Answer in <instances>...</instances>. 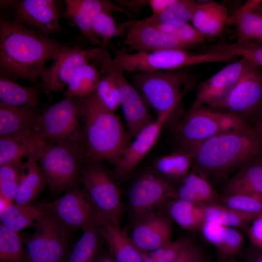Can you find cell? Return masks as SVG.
<instances>
[{
  "label": "cell",
  "mask_w": 262,
  "mask_h": 262,
  "mask_svg": "<svg viewBox=\"0 0 262 262\" xmlns=\"http://www.w3.org/2000/svg\"><path fill=\"white\" fill-rule=\"evenodd\" d=\"M73 44L50 38L0 16V76L35 85L47 62Z\"/></svg>",
  "instance_id": "obj_1"
},
{
  "label": "cell",
  "mask_w": 262,
  "mask_h": 262,
  "mask_svg": "<svg viewBox=\"0 0 262 262\" xmlns=\"http://www.w3.org/2000/svg\"><path fill=\"white\" fill-rule=\"evenodd\" d=\"M181 149L191 155L194 171L206 178L222 179L262 157V135L251 127L221 133Z\"/></svg>",
  "instance_id": "obj_2"
},
{
  "label": "cell",
  "mask_w": 262,
  "mask_h": 262,
  "mask_svg": "<svg viewBox=\"0 0 262 262\" xmlns=\"http://www.w3.org/2000/svg\"><path fill=\"white\" fill-rule=\"evenodd\" d=\"M77 98L87 160L106 161L115 166L131 143L127 129L95 92Z\"/></svg>",
  "instance_id": "obj_3"
},
{
  "label": "cell",
  "mask_w": 262,
  "mask_h": 262,
  "mask_svg": "<svg viewBox=\"0 0 262 262\" xmlns=\"http://www.w3.org/2000/svg\"><path fill=\"white\" fill-rule=\"evenodd\" d=\"M34 153L50 191L60 193L78 186L87 161L83 143L40 139Z\"/></svg>",
  "instance_id": "obj_4"
},
{
  "label": "cell",
  "mask_w": 262,
  "mask_h": 262,
  "mask_svg": "<svg viewBox=\"0 0 262 262\" xmlns=\"http://www.w3.org/2000/svg\"><path fill=\"white\" fill-rule=\"evenodd\" d=\"M132 81L157 117L172 114L196 82L193 75L182 69L139 72Z\"/></svg>",
  "instance_id": "obj_5"
},
{
  "label": "cell",
  "mask_w": 262,
  "mask_h": 262,
  "mask_svg": "<svg viewBox=\"0 0 262 262\" xmlns=\"http://www.w3.org/2000/svg\"><path fill=\"white\" fill-rule=\"evenodd\" d=\"M113 59L115 66L122 72L130 73L171 71L208 63L233 61L237 56L214 52L193 53L182 49H169L148 53H129L117 49Z\"/></svg>",
  "instance_id": "obj_6"
},
{
  "label": "cell",
  "mask_w": 262,
  "mask_h": 262,
  "mask_svg": "<svg viewBox=\"0 0 262 262\" xmlns=\"http://www.w3.org/2000/svg\"><path fill=\"white\" fill-rule=\"evenodd\" d=\"M251 127L245 118L204 106H192L176 129L183 149L198 144L219 133Z\"/></svg>",
  "instance_id": "obj_7"
},
{
  "label": "cell",
  "mask_w": 262,
  "mask_h": 262,
  "mask_svg": "<svg viewBox=\"0 0 262 262\" xmlns=\"http://www.w3.org/2000/svg\"><path fill=\"white\" fill-rule=\"evenodd\" d=\"M80 183L95 206V216L120 224L124 208L119 188L113 175L102 162L87 160L81 173Z\"/></svg>",
  "instance_id": "obj_8"
},
{
  "label": "cell",
  "mask_w": 262,
  "mask_h": 262,
  "mask_svg": "<svg viewBox=\"0 0 262 262\" xmlns=\"http://www.w3.org/2000/svg\"><path fill=\"white\" fill-rule=\"evenodd\" d=\"M77 98L65 97L39 115L33 131L41 139L52 143H83Z\"/></svg>",
  "instance_id": "obj_9"
},
{
  "label": "cell",
  "mask_w": 262,
  "mask_h": 262,
  "mask_svg": "<svg viewBox=\"0 0 262 262\" xmlns=\"http://www.w3.org/2000/svg\"><path fill=\"white\" fill-rule=\"evenodd\" d=\"M43 210L33 226L34 232L22 234L23 244L31 262H62L68 230L50 212Z\"/></svg>",
  "instance_id": "obj_10"
},
{
  "label": "cell",
  "mask_w": 262,
  "mask_h": 262,
  "mask_svg": "<svg viewBox=\"0 0 262 262\" xmlns=\"http://www.w3.org/2000/svg\"><path fill=\"white\" fill-rule=\"evenodd\" d=\"M104 72L115 81L120 94L121 103L127 130L131 138H134L145 126L155 119L149 107L137 88L131 84L123 72L115 66L108 50L104 51L97 60Z\"/></svg>",
  "instance_id": "obj_11"
},
{
  "label": "cell",
  "mask_w": 262,
  "mask_h": 262,
  "mask_svg": "<svg viewBox=\"0 0 262 262\" xmlns=\"http://www.w3.org/2000/svg\"><path fill=\"white\" fill-rule=\"evenodd\" d=\"M65 10V0H20L6 17L49 37L66 33L60 22Z\"/></svg>",
  "instance_id": "obj_12"
},
{
  "label": "cell",
  "mask_w": 262,
  "mask_h": 262,
  "mask_svg": "<svg viewBox=\"0 0 262 262\" xmlns=\"http://www.w3.org/2000/svg\"><path fill=\"white\" fill-rule=\"evenodd\" d=\"M36 206L50 212L67 230L83 229L95 221V206L86 191L79 186L57 199Z\"/></svg>",
  "instance_id": "obj_13"
},
{
  "label": "cell",
  "mask_w": 262,
  "mask_h": 262,
  "mask_svg": "<svg viewBox=\"0 0 262 262\" xmlns=\"http://www.w3.org/2000/svg\"><path fill=\"white\" fill-rule=\"evenodd\" d=\"M100 47L85 49L73 43L65 48L53 60L51 65L42 70L41 79L44 92H61L76 70L82 65L95 60Z\"/></svg>",
  "instance_id": "obj_14"
},
{
  "label": "cell",
  "mask_w": 262,
  "mask_h": 262,
  "mask_svg": "<svg viewBox=\"0 0 262 262\" xmlns=\"http://www.w3.org/2000/svg\"><path fill=\"white\" fill-rule=\"evenodd\" d=\"M262 108V72L250 62L242 77L214 109L244 118Z\"/></svg>",
  "instance_id": "obj_15"
},
{
  "label": "cell",
  "mask_w": 262,
  "mask_h": 262,
  "mask_svg": "<svg viewBox=\"0 0 262 262\" xmlns=\"http://www.w3.org/2000/svg\"><path fill=\"white\" fill-rule=\"evenodd\" d=\"M174 186L173 182L155 172L141 175L127 193L128 204L134 218L165 205L167 193Z\"/></svg>",
  "instance_id": "obj_16"
},
{
  "label": "cell",
  "mask_w": 262,
  "mask_h": 262,
  "mask_svg": "<svg viewBox=\"0 0 262 262\" xmlns=\"http://www.w3.org/2000/svg\"><path fill=\"white\" fill-rule=\"evenodd\" d=\"M172 219L161 209L134 218L131 238L143 252H152L171 243Z\"/></svg>",
  "instance_id": "obj_17"
},
{
  "label": "cell",
  "mask_w": 262,
  "mask_h": 262,
  "mask_svg": "<svg viewBox=\"0 0 262 262\" xmlns=\"http://www.w3.org/2000/svg\"><path fill=\"white\" fill-rule=\"evenodd\" d=\"M250 62L244 58L233 62L201 83L192 106L214 108L238 82Z\"/></svg>",
  "instance_id": "obj_18"
},
{
  "label": "cell",
  "mask_w": 262,
  "mask_h": 262,
  "mask_svg": "<svg viewBox=\"0 0 262 262\" xmlns=\"http://www.w3.org/2000/svg\"><path fill=\"white\" fill-rule=\"evenodd\" d=\"M125 24L127 29L124 45L136 52L148 53L176 49L187 50L193 47L139 20H131Z\"/></svg>",
  "instance_id": "obj_19"
},
{
  "label": "cell",
  "mask_w": 262,
  "mask_h": 262,
  "mask_svg": "<svg viewBox=\"0 0 262 262\" xmlns=\"http://www.w3.org/2000/svg\"><path fill=\"white\" fill-rule=\"evenodd\" d=\"M63 17L71 25L78 28L83 37L88 41L100 44L94 34L93 22L102 12H120L130 17L131 14L117 4L108 0H66Z\"/></svg>",
  "instance_id": "obj_20"
},
{
  "label": "cell",
  "mask_w": 262,
  "mask_h": 262,
  "mask_svg": "<svg viewBox=\"0 0 262 262\" xmlns=\"http://www.w3.org/2000/svg\"><path fill=\"white\" fill-rule=\"evenodd\" d=\"M171 115L166 114L156 117L138 132L115 165L118 175L127 176L137 166L155 145Z\"/></svg>",
  "instance_id": "obj_21"
},
{
  "label": "cell",
  "mask_w": 262,
  "mask_h": 262,
  "mask_svg": "<svg viewBox=\"0 0 262 262\" xmlns=\"http://www.w3.org/2000/svg\"><path fill=\"white\" fill-rule=\"evenodd\" d=\"M101 238L106 241L111 256L116 262H143L147 253L141 251L120 224L102 217L95 216Z\"/></svg>",
  "instance_id": "obj_22"
},
{
  "label": "cell",
  "mask_w": 262,
  "mask_h": 262,
  "mask_svg": "<svg viewBox=\"0 0 262 262\" xmlns=\"http://www.w3.org/2000/svg\"><path fill=\"white\" fill-rule=\"evenodd\" d=\"M167 196L172 199L203 205L215 203L218 199L216 191L207 178L194 170L190 171L179 186L172 188Z\"/></svg>",
  "instance_id": "obj_23"
},
{
  "label": "cell",
  "mask_w": 262,
  "mask_h": 262,
  "mask_svg": "<svg viewBox=\"0 0 262 262\" xmlns=\"http://www.w3.org/2000/svg\"><path fill=\"white\" fill-rule=\"evenodd\" d=\"M224 195H262V157L246 164L225 183Z\"/></svg>",
  "instance_id": "obj_24"
},
{
  "label": "cell",
  "mask_w": 262,
  "mask_h": 262,
  "mask_svg": "<svg viewBox=\"0 0 262 262\" xmlns=\"http://www.w3.org/2000/svg\"><path fill=\"white\" fill-rule=\"evenodd\" d=\"M227 8L215 1L198 2L193 15V26L204 36L220 35L227 23Z\"/></svg>",
  "instance_id": "obj_25"
},
{
  "label": "cell",
  "mask_w": 262,
  "mask_h": 262,
  "mask_svg": "<svg viewBox=\"0 0 262 262\" xmlns=\"http://www.w3.org/2000/svg\"><path fill=\"white\" fill-rule=\"evenodd\" d=\"M41 113L38 108L8 105L0 101V135L33 132Z\"/></svg>",
  "instance_id": "obj_26"
},
{
  "label": "cell",
  "mask_w": 262,
  "mask_h": 262,
  "mask_svg": "<svg viewBox=\"0 0 262 262\" xmlns=\"http://www.w3.org/2000/svg\"><path fill=\"white\" fill-rule=\"evenodd\" d=\"M40 139L31 131L0 135V165L22 162L34 151Z\"/></svg>",
  "instance_id": "obj_27"
},
{
  "label": "cell",
  "mask_w": 262,
  "mask_h": 262,
  "mask_svg": "<svg viewBox=\"0 0 262 262\" xmlns=\"http://www.w3.org/2000/svg\"><path fill=\"white\" fill-rule=\"evenodd\" d=\"M46 185L33 151L24 162L14 202L19 205H32Z\"/></svg>",
  "instance_id": "obj_28"
},
{
  "label": "cell",
  "mask_w": 262,
  "mask_h": 262,
  "mask_svg": "<svg viewBox=\"0 0 262 262\" xmlns=\"http://www.w3.org/2000/svg\"><path fill=\"white\" fill-rule=\"evenodd\" d=\"M42 91L44 90L42 82L27 86L0 76V101L4 104L37 108Z\"/></svg>",
  "instance_id": "obj_29"
},
{
  "label": "cell",
  "mask_w": 262,
  "mask_h": 262,
  "mask_svg": "<svg viewBox=\"0 0 262 262\" xmlns=\"http://www.w3.org/2000/svg\"><path fill=\"white\" fill-rule=\"evenodd\" d=\"M253 1L237 10L229 17L235 27L237 41H254L262 45V15L251 9Z\"/></svg>",
  "instance_id": "obj_30"
},
{
  "label": "cell",
  "mask_w": 262,
  "mask_h": 262,
  "mask_svg": "<svg viewBox=\"0 0 262 262\" xmlns=\"http://www.w3.org/2000/svg\"><path fill=\"white\" fill-rule=\"evenodd\" d=\"M205 206L181 199H172L166 205V212L181 228L199 229L205 219Z\"/></svg>",
  "instance_id": "obj_31"
},
{
  "label": "cell",
  "mask_w": 262,
  "mask_h": 262,
  "mask_svg": "<svg viewBox=\"0 0 262 262\" xmlns=\"http://www.w3.org/2000/svg\"><path fill=\"white\" fill-rule=\"evenodd\" d=\"M193 165L189 153L180 149L172 153L161 156L153 164L155 172L174 182H180L190 172Z\"/></svg>",
  "instance_id": "obj_32"
},
{
  "label": "cell",
  "mask_w": 262,
  "mask_h": 262,
  "mask_svg": "<svg viewBox=\"0 0 262 262\" xmlns=\"http://www.w3.org/2000/svg\"><path fill=\"white\" fill-rule=\"evenodd\" d=\"M43 212L36 206L19 205L14 202L0 212V224L19 233L27 227H33Z\"/></svg>",
  "instance_id": "obj_33"
},
{
  "label": "cell",
  "mask_w": 262,
  "mask_h": 262,
  "mask_svg": "<svg viewBox=\"0 0 262 262\" xmlns=\"http://www.w3.org/2000/svg\"><path fill=\"white\" fill-rule=\"evenodd\" d=\"M101 74L94 64L82 65L71 78L64 95L66 97L82 98L94 92Z\"/></svg>",
  "instance_id": "obj_34"
},
{
  "label": "cell",
  "mask_w": 262,
  "mask_h": 262,
  "mask_svg": "<svg viewBox=\"0 0 262 262\" xmlns=\"http://www.w3.org/2000/svg\"><path fill=\"white\" fill-rule=\"evenodd\" d=\"M82 230L81 237L71 252L68 262H96L99 257L101 236L96 221Z\"/></svg>",
  "instance_id": "obj_35"
},
{
  "label": "cell",
  "mask_w": 262,
  "mask_h": 262,
  "mask_svg": "<svg viewBox=\"0 0 262 262\" xmlns=\"http://www.w3.org/2000/svg\"><path fill=\"white\" fill-rule=\"evenodd\" d=\"M259 214L250 213L235 210L220 203L205 206V219L224 226L236 229L249 226Z\"/></svg>",
  "instance_id": "obj_36"
},
{
  "label": "cell",
  "mask_w": 262,
  "mask_h": 262,
  "mask_svg": "<svg viewBox=\"0 0 262 262\" xmlns=\"http://www.w3.org/2000/svg\"><path fill=\"white\" fill-rule=\"evenodd\" d=\"M19 233L0 225V262H31Z\"/></svg>",
  "instance_id": "obj_37"
},
{
  "label": "cell",
  "mask_w": 262,
  "mask_h": 262,
  "mask_svg": "<svg viewBox=\"0 0 262 262\" xmlns=\"http://www.w3.org/2000/svg\"><path fill=\"white\" fill-rule=\"evenodd\" d=\"M206 50L241 56L262 68V45L254 41L220 42L209 46Z\"/></svg>",
  "instance_id": "obj_38"
},
{
  "label": "cell",
  "mask_w": 262,
  "mask_h": 262,
  "mask_svg": "<svg viewBox=\"0 0 262 262\" xmlns=\"http://www.w3.org/2000/svg\"><path fill=\"white\" fill-rule=\"evenodd\" d=\"M198 2L192 0H177L164 12L139 20L145 24L155 22L184 23L191 21Z\"/></svg>",
  "instance_id": "obj_39"
},
{
  "label": "cell",
  "mask_w": 262,
  "mask_h": 262,
  "mask_svg": "<svg viewBox=\"0 0 262 262\" xmlns=\"http://www.w3.org/2000/svg\"><path fill=\"white\" fill-rule=\"evenodd\" d=\"M94 35L100 42L99 47L108 48L111 39L126 34L125 23L119 24L113 16L112 12H102L95 18L92 26Z\"/></svg>",
  "instance_id": "obj_40"
},
{
  "label": "cell",
  "mask_w": 262,
  "mask_h": 262,
  "mask_svg": "<svg viewBox=\"0 0 262 262\" xmlns=\"http://www.w3.org/2000/svg\"><path fill=\"white\" fill-rule=\"evenodd\" d=\"M24 162L0 165V196L15 201Z\"/></svg>",
  "instance_id": "obj_41"
},
{
  "label": "cell",
  "mask_w": 262,
  "mask_h": 262,
  "mask_svg": "<svg viewBox=\"0 0 262 262\" xmlns=\"http://www.w3.org/2000/svg\"><path fill=\"white\" fill-rule=\"evenodd\" d=\"M147 24L151 25L161 31L172 35L180 41L193 46L202 43L204 40L205 36L193 26L188 23L155 22Z\"/></svg>",
  "instance_id": "obj_42"
},
{
  "label": "cell",
  "mask_w": 262,
  "mask_h": 262,
  "mask_svg": "<svg viewBox=\"0 0 262 262\" xmlns=\"http://www.w3.org/2000/svg\"><path fill=\"white\" fill-rule=\"evenodd\" d=\"M220 204L239 211L259 214L262 212V195L243 194L223 195Z\"/></svg>",
  "instance_id": "obj_43"
},
{
  "label": "cell",
  "mask_w": 262,
  "mask_h": 262,
  "mask_svg": "<svg viewBox=\"0 0 262 262\" xmlns=\"http://www.w3.org/2000/svg\"><path fill=\"white\" fill-rule=\"evenodd\" d=\"M100 102L108 109L115 112L120 106L121 98L118 86L114 78L104 72L95 91Z\"/></svg>",
  "instance_id": "obj_44"
},
{
  "label": "cell",
  "mask_w": 262,
  "mask_h": 262,
  "mask_svg": "<svg viewBox=\"0 0 262 262\" xmlns=\"http://www.w3.org/2000/svg\"><path fill=\"white\" fill-rule=\"evenodd\" d=\"M192 242L180 238L146 254L143 262H172Z\"/></svg>",
  "instance_id": "obj_45"
},
{
  "label": "cell",
  "mask_w": 262,
  "mask_h": 262,
  "mask_svg": "<svg viewBox=\"0 0 262 262\" xmlns=\"http://www.w3.org/2000/svg\"><path fill=\"white\" fill-rule=\"evenodd\" d=\"M199 230L205 239L219 250L226 236L227 227L214 222L205 220Z\"/></svg>",
  "instance_id": "obj_46"
},
{
  "label": "cell",
  "mask_w": 262,
  "mask_h": 262,
  "mask_svg": "<svg viewBox=\"0 0 262 262\" xmlns=\"http://www.w3.org/2000/svg\"><path fill=\"white\" fill-rule=\"evenodd\" d=\"M244 236L236 228L227 227L225 240L219 251L227 256L239 254L244 245Z\"/></svg>",
  "instance_id": "obj_47"
},
{
  "label": "cell",
  "mask_w": 262,
  "mask_h": 262,
  "mask_svg": "<svg viewBox=\"0 0 262 262\" xmlns=\"http://www.w3.org/2000/svg\"><path fill=\"white\" fill-rule=\"evenodd\" d=\"M248 236L253 246L259 249H262V212L249 225Z\"/></svg>",
  "instance_id": "obj_48"
},
{
  "label": "cell",
  "mask_w": 262,
  "mask_h": 262,
  "mask_svg": "<svg viewBox=\"0 0 262 262\" xmlns=\"http://www.w3.org/2000/svg\"><path fill=\"white\" fill-rule=\"evenodd\" d=\"M172 262H204L200 248L192 242Z\"/></svg>",
  "instance_id": "obj_49"
},
{
  "label": "cell",
  "mask_w": 262,
  "mask_h": 262,
  "mask_svg": "<svg viewBox=\"0 0 262 262\" xmlns=\"http://www.w3.org/2000/svg\"><path fill=\"white\" fill-rule=\"evenodd\" d=\"M115 1L128 12L129 10L133 12L138 11L148 5V0H116Z\"/></svg>",
  "instance_id": "obj_50"
},
{
  "label": "cell",
  "mask_w": 262,
  "mask_h": 262,
  "mask_svg": "<svg viewBox=\"0 0 262 262\" xmlns=\"http://www.w3.org/2000/svg\"><path fill=\"white\" fill-rule=\"evenodd\" d=\"M177 0H148V5L150 6L153 16H157L164 12L169 6L173 4Z\"/></svg>",
  "instance_id": "obj_51"
},
{
  "label": "cell",
  "mask_w": 262,
  "mask_h": 262,
  "mask_svg": "<svg viewBox=\"0 0 262 262\" xmlns=\"http://www.w3.org/2000/svg\"><path fill=\"white\" fill-rule=\"evenodd\" d=\"M18 0H0V16H5V14L8 13L16 5Z\"/></svg>",
  "instance_id": "obj_52"
},
{
  "label": "cell",
  "mask_w": 262,
  "mask_h": 262,
  "mask_svg": "<svg viewBox=\"0 0 262 262\" xmlns=\"http://www.w3.org/2000/svg\"><path fill=\"white\" fill-rule=\"evenodd\" d=\"M247 262H262V249H259L252 254L248 259Z\"/></svg>",
  "instance_id": "obj_53"
},
{
  "label": "cell",
  "mask_w": 262,
  "mask_h": 262,
  "mask_svg": "<svg viewBox=\"0 0 262 262\" xmlns=\"http://www.w3.org/2000/svg\"><path fill=\"white\" fill-rule=\"evenodd\" d=\"M96 262H116L111 255H104L99 257Z\"/></svg>",
  "instance_id": "obj_54"
},
{
  "label": "cell",
  "mask_w": 262,
  "mask_h": 262,
  "mask_svg": "<svg viewBox=\"0 0 262 262\" xmlns=\"http://www.w3.org/2000/svg\"><path fill=\"white\" fill-rule=\"evenodd\" d=\"M251 9L262 15V1H256V3L253 5H252Z\"/></svg>",
  "instance_id": "obj_55"
},
{
  "label": "cell",
  "mask_w": 262,
  "mask_h": 262,
  "mask_svg": "<svg viewBox=\"0 0 262 262\" xmlns=\"http://www.w3.org/2000/svg\"><path fill=\"white\" fill-rule=\"evenodd\" d=\"M261 116L259 123L256 125L255 128H256L258 131L262 135V108L261 109Z\"/></svg>",
  "instance_id": "obj_56"
},
{
  "label": "cell",
  "mask_w": 262,
  "mask_h": 262,
  "mask_svg": "<svg viewBox=\"0 0 262 262\" xmlns=\"http://www.w3.org/2000/svg\"><path fill=\"white\" fill-rule=\"evenodd\" d=\"M227 262H236L235 261L234 259H231V260H230L229 261Z\"/></svg>",
  "instance_id": "obj_57"
},
{
  "label": "cell",
  "mask_w": 262,
  "mask_h": 262,
  "mask_svg": "<svg viewBox=\"0 0 262 262\" xmlns=\"http://www.w3.org/2000/svg\"></svg>",
  "instance_id": "obj_58"
}]
</instances>
